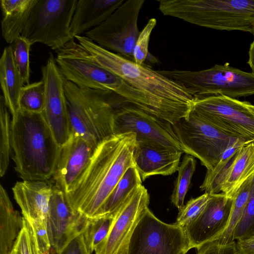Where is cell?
I'll list each match as a JSON object with an SVG mask.
<instances>
[{
    "label": "cell",
    "mask_w": 254,
    "mask_h": 254,
    "mask_svg": "<svg viewBox=\"0 0 254 254\" xmlns=\"http://www.w3.org/2000/svg\"><path fill=\"white\" fill-rule=\"evenodd\" d=\"M11 254H19L14 249H13V250Z\"/></svg>",
    "instance_id": "ee69618b"
},
{
    "label": "cell",
    "mask_w": 254,
    "mask_h": 254,
    "mask_svg": "<svg viewBox=\"0 0 254 254\" xmlns=\"http://www.w3.org/2000/svg\"><path fill=\"white\" fill-rule=\"evenodd\" d=\"M14 249L19 254H41L31 224L24 217L23 227Z\"/></svg>",
    "instance_id": "d590c367"
},
{
    "label": "cell",
    "mask_w": 254,
    "mask_h": 254,
    "mask_svg": "<svg viewBox=\"0 0 254 254\" xmlns=\"http://www.w3.org/2000/svg\"><path fill=\"white\" fill-rule=\"evenodd\" d=\"M60 148L43 113L20 110L12 117L11 157L22 180L53 177Z\"/></svg>",
    "instance_id": "3957f363"
},
{
    "label": "cell",
    "mask_w": 254,
    "mask_h": 254,
    "mask_svg": "<svg viewBox=\"0 0 254 254\" xmlns=\"http://www.w3.org/2000/svg\"><path fill=\"white\" fill-rule=\"evenodd\" d=\"M13 58L20 73L23 85L29 84V53L32 44L21 35L18 37L10 45Z\"/></svg>",
    "instance_id": "d6a6232c"
},
{
    "label": "cell",
    "mask_w": 254,
    "mask_h": 254,
    "mask_svg": "<svg viewBox=\"0 0 254 254\" xmlns=\"http://www.w3.org/2000/svg\"><path fill=\"white\" fill-rule=\"evenodd\" d=\"M254 235V183L242 215L233 232L235 240H243Z\"/></svg>",
    "instance_id": "836d02e7"
},
{
    "label": "cell",
    "mask_w": 254,
    "mask_h": 254,
    "mask_svg": "<svg viewBox=\"0 0 254 254\" xmlns=\"http://www.w3.org/2000/svg\"><path fill=\"white\" fill-rule=\"evenodd\" d=\"M28 221L33 229L41 254H52L47 230V221L41 219H35Z\"/></svg>",
    "instance_id": "74e56055"
},
{
    "label": "cell",
    "mask_w": 254,
    "mask_h": 254,
    "mask_svg": "<svg viewBox=\"0 0 254 254\" xmlns=\"http://www.w3.org/2000/svg\"><path fill=\"white\" fill-rule=\"evenodd\" d=\"M246 146L244 141L237 139L223 153L219 161L211 171H207L205 178L200 187L201 191L209 194L221 192V185L230 164L239 149Z\"/></svg>",
    "instance_id": "4316f807"
},
{
    "label": "cell",
    "mask_w": 254,
    "mask_h": 254,
    "mask_svg": "<svg viewBox=\"0 0 254 254\" xmlns=\"http://www.w3.org/2000/svg\"><path fill=\"white\" fill-rule=\"evenodd\" d=\"M78 0H37L21 34L32 45L43 44L58 52L74 39L71 20Z\"/></svg>",
    "instance_id": "9c48e42d"
},
{
    "label": "cell",
    "mask_w": 254,
    "mask_h": 254,
    "mask_svg": "<svg viewBox=\"0 0 254 254\" xmlns=\"http://www.w3.org/2000/svg\"><path fill=\"white\" fill-rule=\"evenodd\" d=\"M210 194L204 193L196 198H192L179 211L175 223L185 228L193 221L204 208Z\"/></svg>",
    "instance_id": "e575fe53"
},
{
    "label": "cell",
    "mask_w": 254,
    "mask_h": 254,
    "mask_svg": "<svg viewBox=\"0 0 254 254\" xmlns=\"http://www.w3.org/2000/svg\"><path fill=\"white\" fill-rule=\"evenodd\" d=\"M149 195L142 185L133 192L117 212L105 240L95 254H127L134 230L145 210L148 207Z\"/></svg>",
    "instance_id": "2e32d148"
},
{
    "label": "cell",
    "mask_w": 254,
    "mask_h": 254,
    "mask_svg": "<svg viewBox=\"0 0 254 254\" xmlns=\"http://www.w3.org/2000/svg\"><path fill=\"white\" fill-rule=\"evenodd\" d=\"M236 248L237 254H254V235L247 239L238 240Z\"/></svg>",
    "instance_id": "60d3db41"
},
{
    "label": "cell",
    "mask_w": 254,
    "mask_h": 254,
    "mask_svg": "<svg viewBox=\"0 0 254 254\" xmlns=\"http://www.w3.org/2000/svg\"><path fill=\"white\" fill-rule=\"evenodd\" d=\"M74 38L94 62L141 92L150 102L154 117L173 125L190 114L194 97L176 81L144 64L137 65L100 46L84 35Z\"/></svg>",
    "instance_id": "6da1fadb"
},
{
    "label": "cell",
    "mask_w": 254,
    "mask_h": 254,
    "mask_svg": "<svg viewBox=\"0 0 254 254\" xmlns=\"http://www.w3.org/2000/svg\"><path fill=\"white\" fill-rule=\"evenodd\" d=\"M42 79L45 86V105L43 114L55 138L61 147L71 134L64 78L60 71L52 53L45 65L41 67Z\"/></svg>",
    "instance_id": "5bb4252c"
},
{
    "label": "cell",
    "mask_w": 254,
    "mask_h": 254,
    "mask_svg": "<svg viewBox=\"0 0 254 254\" xmlns=\"http://www.w3.org/2000/svg\"><path fill=\"white\" fill-rule=\"evenodd\" d=\"M124 0H78L70 24L74 38L81 36L105 21Z\"/></svg>",
    "instance_id": "44dd1931"
},
{
    "label": "cell",
    "mask_w": 254,
    "mask_h": 254,
    "mask_svg": "<svg viewBox=\"0 0 254 254\" xmlns=\"http://www.w3.org/2000/svg\"><path fill=\"white\" fill-rule=\"evenodd\" d=\"M136 167H130L112 191L96 217L115 214L133 192L142 185Z\"/></svg>",
    "instance_id": "484cf974"
},
{
    "label": "cell",
    "mask_w": 254,
    "mask_h": 254,
    "mask_svg": "<svg viewBox=\"0 0 254 254\" xmlns=\"http://www.w3.org/2000/svg\"><path fill=\"white\" fill-rule=\"evenodd\" d=\"M71 132L94 148L114 134L115 106L111 91L80 88L64 78Z\"/></svg>",
    "instance_id": "8992f818"
},
{
    "label": "cell",
    "mask_w": 254,
    "mask_h": 254,
    "mask_svg": "<svg viewBox=\"0 0 254 254\" xmlns=\"http://www.w3.org/2000/svg\"><path fill=\"white\" fill-rule=\"evenodd\" d=\"M254 183V174L245 181L233 198V205L227 228L220 238L217 240L220 244L224 245L234 241L233 232L242 215Z\"/></svg>",
    "instance_id": "83f0119b"
},
{
    "label": "cell",
    "mask_w": 254,
    "mask_h": 254,
    "mask_svg": "<svg viewBox=\"0 0 254 254\" xmlns=\"http://www.w3.org/2000/svg\"><path fill=\"white\" fill-rule=\"evenodd\" d=\"M89 219L73 210L64 192L53 184L47 218L52 254H59L72 240L82 234Z\"/></svg>",
    "instance_id": "9a60e30c"
},
{
    "label": "cell",
    "mask_w": 254,
    "mask_h": 254,
    "mask_svg": "<svg viewBox=\"0 0 254 254\" xmlns=\"http://www.w3.org/2000/svg\"><path fill=\"white\" fill-rule=\"evenodd\" d=\"M37 0H0L1 34L11 44L23 32Z\"/></svg>",
    "instance_id": "603a6c76"
},
{
    "label": "cell",
    "mask_w": 254,
    "mask_h": 254,
    "mask_svg": "<svg viewBox=\"0 0 254 254\" xmlns=\"http://www.w3.org/2000/svg\"><path fill=\"white\" fill-rule=\"evenodd\" d=\"M156 19L152 18L149 20L141 32L136 42L133 53V61L137 65L144 64L149 53L148 45L151 33L156 26Z\"/></svg>",
    "instance_id": "8d00e7d4"
},
{
    "label": "cell",
    "mask_w": 254,
    "mask_h": 254,
    "mask_svg": "<svg viewBox=\"0 0 254 254\" xmlns=\"http://www.w3.org/2000/svg\"><path fill=\"white\" fill-rule=\"evenodd\" d=\"M196 161L193 156L186 154L183 158L177 171L171 200L180 211L184 206V200L188 190L192 175L195 171Z\"/></svg>",
    "instance_id": "f1b7e54d"
},
{
    "label": "cell",
    "mask_w": 254,
    "mask_h": 254,
    "mask_svg": "<svg viewBox=\"0 0 254 254\" xmlns=\"http://www.w3.org/2000/svg\"><path fill=\"white\" fill-rule=\"evenodd\" d=\"M187 154L198 158L207 171H211L224 151L238 138H232L190 112L172 125Z\"/></svg>",
    "instance_id": "30bf717a"
},
{
    "label": "cell",
    "mask_w": 254,
    "mask_h": 254,
    "mask_svg": "<svg viewBox=\"0 0 254 254\" xmlns=\"http://www.w3.org/2000/svg\"><path fill=\"white\" fill-rule=\"evenodd\" d=\"M233 202L223 192L210 194L201 213L184 228L191 249L220 238L227 228Z\"/></svg>",
    "instance_id": "e0dca14e"
},
{
    "label": "cell",
    "mask_w": 254,
    "mask_h": 254,
    "mask_svg": "<svg viewBox=\"0 0 254 254\" xmlns=\"http://www.w3.org/2000/svg\"><path fill=\"white\" fill-rule=\"evenodd\" d=\"M191 249L184 227L161 221L148 207L134 230L127 254H186Z\"/></svg>",
    "instance_id": "8fae6325"
},
{
    "label": "cell",
    "mask_w": 254,
    "mask_h": 254,
    "mask_svg": "<svg viewBox=\"0 0 254 254\" xmlns=\"http://www.w3.org/2000/svg\"><path fill=\"white\" fill-rule=\"evenodd\" d=\"M58 254H92L85 243L83 233L72 240Z\"/></svg>",
    "instance_id": "ab89813d"
},
{
    "label": "cell",
    "mask_w": 254,
    "mask_h": 254,
    "mask_svg": "<svg viewBox=\"0 0 254 254\" xmlns=\"http://www.w3.org/2000/svg\"><path fill=\"white\" fill-rule=\"evenodd\" d=\"M148 62L150 63L151 64H157L158 63V61L156 59V58L154 57L153 55H152L149 52L148 54V55L146 57V60Z\"/></svg>",
    "instance_id": "7bdbcfd3"
},
{
    "label": "cell",
    "mask_w": 254,
    "mask_h": 254,
    "mask_svg": "<svg viewBox=\"0 0 254 254\" xmlns=\"http://www.w3.org/2000/svg\"><path fill=\"white\" fill-rule=\"evenodd\" d=\"M134 133L114 134L95 149L72 190L65 194L71 207L94 218L127 170L134 165Z\"/></svg>",
    "instance_id": "7a4b0ae2"
},
{
    "label": "cell",
    "mask_w": 254,
    "mask_h": 254,
    "mask_svg": "<svg viewBox=\"0 0 254 254\" xmlns=\"http://www.w3.org/2000/svg\"><path fill=\"white\" fill-rule=\"evenodd\" d=\"M197 254H237L236 242L223 245L214 241L197 248Z\"/></svg>",
    "instance_id": "f35d334b"
},
{
    "label": "cell",
    "mask_w": 254,
    "mask_h": 254,
    "mask_svg": "<svg viewBox=\"0 0 254 254\" xmlns=\"http://www.w3.org/2000/svg\"><path fill=\"white\" fill-rule=\"evenodd\" d=\"M2 95L0 96V175L6 173L11 156V121Z\"/></svg>",
    "instance_id": "f546056e"
},
{
    "label": "cell",
    "mask_w": 254,
    "mask_h": 254,
    "mask_svg": "<svg viewBox=\"0 0 254 254\" xmlns=\"http://www.w3.org/2000/svg\"><path fill=\"white\" fill-rule=\"evenodd\" d=\"M23 217L15 210L7 192L0 186V254H11L22 230Z\"/></svg>",
    "instance_id": "cb8c5ba5"
},
{
    "label": "cell",
    "mask_w": 254,
    "mask_h": 254,
    "mask_svg": "<svg viewBox=\"0 0 254 254\" xmlns=\"http://www.w3.org/2000/svg\"><path fill=\"white\" fill-rule=\"evenodd\" d=\"M128 132L135 134L136 141L182 150L172 125L168 122L134 106L115 107L114 133Z\"/></svg>",
    "instance_id": "4fadbf2b"
},
{
    "label": "cell",
    "mask_w": 254,
    "mask_h": 254,
    "mask_svg": "<svg viewBox=\"0 0 254 254\" xmlns=\"http://www.w3.org/2000/svg\"><path fill=\"white\" fill-rule=\"evenodd\" d=\"M144 0H127L105 21L84 35L100 46L133 60L140 32L137 20Z\"/></svg>",
    "instance_id": "7c38bea8"
},
{
    "label": "cell",
    "mask_w": 254,
    "mask_h": 254,
    "mask_svg": "<svg viewBox=\"0 0 254 254\" xmlns=\"http://www.w3.org/2000/svg\"><path fill=\"white\" fill-rule=\"evenodd\" d=\"M249 59L247 62L252 70V72L254 73V38L251 43L249 50Z\"/></svg>",
    "instance_id": "b9f144b4"
},
{
    "label": "cell",
    "mask_w": 254,
    "mask_h": 254,
    "mask_svg": "<svg viewBox=\"0 0 254 254\" xmlns=\"http://www.w3.org/2000/svg\"><path fill=\"white\" fill-rule=\"evenodd\" d=\"M56 61L64 78L78 87L112 92L153 115L150 102L141 92L94 62L74 39L57 52Z\"/></svg>",
    "instance_id": "277c9868"
},
{
    "label": "cell",
    "mask_w": 254,
    "mask_h": 254,
    "mask_svg": "<svg viewBox=\"0 0 254 254\" xmlns=\"http://www.w3.org/2000/svg\"><path fill=\"white\" fill-rule=\"evenodd\" d=\"M165 16L219 30H238L254 35V0H160Z\"/></svg>",
    "instance_id": "5b68a950"
},
{
    "label": "cell",
    "mask_w": 254,
    "mask_h": 254,
    "mask_svg": "<svg viewBox=\"0 0 254 254\" xmlns=\"http://www.w3.org/2000/svg\"><path fill=\"white\" fill-rule=\"evenodd\" d=\"M0 83L5 104L14 117L20 110L19 99L24 85L11 45L4 48L0 59Z\"/></svg>",
    "instance_id": "7402d4cb"
},
{
    "label": "cell",
    "mask_w": 254,
    "mask_h": 254,
    "mask_svg": "<svg viewBox=\"0 0 254 254\" xmlns=\"http://www.w3.org/2000/svg\"><path fill=\"white\" fill-rule=\"evenodd\" d=\"M190 112L246 145H254V105L224 95L194 98Z\"/></svg>",
    "instance_id": "ba28073f"
},
{
    "label": "cell",
    "mask_w": 254,
    "mask_h": 254,
    "mask_svg": "<svg viewBox=\"0 0 254 254\" xmlns=\"http://www.w3.org/2000/svg\"><path fill=\"white\" fill-rule=\"evenodd\" d=\"M45 105V86L43 79L23 86L19 99L20 110L43 113Z\"/></svg>",
    "instance_id": "1f68e13d"
},
{
    "label": "cell",
    "mask_w": 254,
    "mask_h": 254,
    "mask_svg": "<svg viewBox=\"0 0 254 254\" xmlns=\"http://www.w3.org/2000/svg\"><path fill=\"white\" fill-rule=\"evenodd\" d=\"M53 189V184L48 180L17 182L12 190L22 216L28 220L41 219L47 221Z\"/></svg>",
    "instance_id": "ffe728a7"
},
{
    "label": "cell",
    "mask_w": 254,
    "mask_h": 254,
    "mask_svg": "<svg viewBox=\"0 0 254 254\" xmlns=\"http://www.w3.org/2000/svg\"><path fill=\"white\" fill-rule=\"evenodd\" d=\"M254 174V145L242 146L229 167L221 192L233 198L242 185Z\"/></svg>",
    "instance_id": "d4e9b609"
},
{
    "label": "cell",
    "mask_w": 254,
    "mask_h": 254,
    "mask_svg": "<svg viewBox=\"0 0 254 254\" xmlns=\"http://www.w3.org/2000/svg\"><path fill=\"white\" fill-rule=\"evenodd\" d=\"M183 151L159 145L136 141L133 158L142 181L156 175L168 176L179 167Z\"/></svg>",
    "instance_id": "d6986e66"
},
{
    "label": "cell",
    "mask_w": 254,
    "mask_h": 254,
    "mask_svg": "<svg viewBox=\"0 0 254 254\" xmlns=\"http://www.w3.org/2000/svg\"><path fill=\"white\" fill-rule=\"evenodd\" d=\"M95 149L80 135L71 132L68 141L61 147L53 176L54 185L65 194L70 192L89 164Z\"/></svg>",
    "instance_id": "ac0fdd59"
},
{
    "label": "cell",
    "mask_w": 254,
    "mask_h": 254,
    "mask_svg": "<svg viewBox=\"0 0 254 254\" xmlns=\"http://www.w3.org/2000/svg\"><path fill=\"white\" fill-rule=\"evenodd\" d=\"M190 92L194 98L224 95L237 99L254 95V73L231 66L215 64L202 70H158Z\"/></svg>",
    "instance_id": "52a82bcc"
},
{
    "label": "cell",
    "mask_w": 254,
    "mask_h": 254,
    "mask_svg": "<svg viewBox=\"0 0 254 254\" xmlns=\"http://www.w3.org/2000/svg\"><path fill=\"white\" fill-rule=\"evenodd\" d=\"M116 214H107L89 219L83 235L87 247L91 254L107 237Z\"/></svg>",
    "instance_id": "4dcf8cb0"
}]
</instances>
